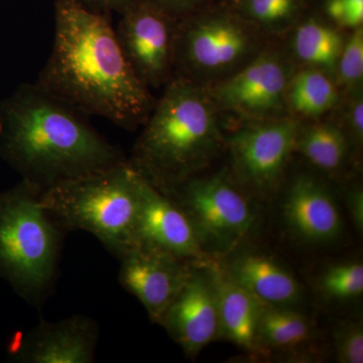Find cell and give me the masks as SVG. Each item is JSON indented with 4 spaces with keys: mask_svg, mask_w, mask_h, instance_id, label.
Wrapping results in <instances>:
<instances>
[{
    "mask_svg": "<svg viewBox=\"0 0 363 363\" xmlns=\"http://www.w3.org/2000/svg\"><path fill=\"white\" fill-rule=\"evenodd\" d=\"M35 84L84 116L133 130L156 99L124 56L109 18L82 0H58L51 55Z\"/></svg>",
    "mask_w": 363,
    "mask_h": 363,
    "instance_id": "6da1fadb",
    "label": "cell"
},
{
    "mask_svg": "<svg viewBox=\"0 0 363 363\" xmlns=\"http://www.w3.org/2000/svg\"><path fill=\"white\" fill-rule=\"evenodd\" d=\"M82 116L35 83L14 93L0 114L2 150L23 181L43 191L128 160Z\"/></svg>",
    "mask_w": 363,
    "mask_h": 363,
    "instance_id": "7a4b0ae2",
    "label": "cell"
},
{
    "mask_svg": "<svg viewBox=\"0 0 363 363\" xmlns=\"http://www.w3.org/2000/svg\"><path fill=\"white\" fill-rule=\"evenodd\" d=\"M138 136L131 168L167 192L207 168L223 143L216 106L192 79L174 76Z\"/></svg>",
    "mask_w": 363,
    "mask_h": 363,
    "instance_id": "3957f363",
    "label": "cell"
},
{
    "mask_svg": "<svg viewBox=\"0 0 363 363\" xmlns=\"http://www.w3.org/2000/svg\"><path fill=\"white\" fill-rule=\"evenodd\" d=\"M40 202L62 230L92 234L116 257L135 245L138 173L128 160L45 189Z\"/></svg>",
    "mask_w": 363,
    "mask_h": 363,
    "instance_id": "277c9868",
    "label": "cell"
},
{
    "mask_svg": "<svg viewBox=\"0 0 363 363\" xmlns=\"http://www.w3.org/2000/svg\"><path fill=\"white\" fill-rule=\"evenodd\" d=\"M28 182L0 194V274L33 306L51 295L58 274L61 233Z\"/></svg>",
    "mask_w": 363,
    "mask_h": 363,
    "instance_id": "5b68a950",
    "label": "cell"
},
{
    "mask_svg": "<svg viewBox=\"0 0 363 363\" xmlns=\"http://www.w3.org/2000/svg\"><path fill=\"white\" fill-rule=\"evenodd\" d=\"M164 193L185 210L211 259L230 255L255 230V210L224 174L195 176Z\"/></svg>",
    "mask_w": 363,
    "mask_h": 363,
    "instance_id": "8992f818",
    "label": "cell"
},
{
    "mask_svg": "<svg viewBox=\"0 0 363 363\" xmlns=\"http://www.w3.org/2000/svg\"><path fill=\"white\" fill-rule=\"evenodd\" d=\"M300 123L277 117L250 124L228 140L234 179L253 194H272L295 150Z\"/></svg>",
    "mask_w": 363,
    "mask_h": 363,
    "instance_id": "52a82bcc",
    "label": "cell"
},
{
    "mask_svg": "<svg viewBox=\"0 0 363 363\" xmlns=\"http://www.w3.org/2000/svg\"><path fill=\"white\" fill-rule=\"evenodd\" d=\"M116 28L124 56L149 88L168 84L175 75L177 23L150 0H133Z\"/></svg>",
    "mask_w": 363,
    "mask_h": 363,
    "instance_id": "ba28073f",
    "label": "cell"
},
{
    "mask_svg": "<svg viewBox=\"0 0 363 363\" xmlns=\"http://www.w3.org/2000/svg\"><path fill=\"white\" fill-rule=\"evenodd\" d=\"M255 38L228 18L177 23L175 75L192 79L238 65L252 51Z\"/></svg>",
    "mask_w": 363,
    "mask_h": 363,
    "instance_id": "9c48e42d",
    "label": "cell"
},
{
    "mask_svg": "<svg viewBox=\"0 0 363 363\" xmlns=\"http://www.w3.org/2000/svg\"><path fill=\"white\" fill-rule=\"evenodd\" d=\"M290 79L285 61L267 52L208 93L215 106L257 123L277 118L283 111Z\"/></svg>",
    "mask_w": 363,
    "mask_h": 363,
    "instance_id": "30bf717a",
    "label": "cell"
},
{
    "mask_svg": "<svg viewBox=\"0 0 363 363\" xmlns=\"http://www.w3.org/2000/svg\"><path fill=\"white\" fill-rule=\"evenodd\" d=\"M118 259L119 283L142 303L150 321L157 324L180 293L197 262L143 245L130 247Z\"/></svg>",
    "mask_w": 363,
    "mask_h": 363,
    "instance_id": "8fae6325",
    "label": "cell"
},
{
    "mask_svg": "<svg viewBox=\"0 0 363 363\" xmlns=\"http://www.w3.org/2000/svg\"><path fill=\"white\" fill-rule=\"evenodd\" d=\"M138 185L140 204L135 245L156 248L188 262L211 259L203 250L185 210L138 174Z\"/></svg>",
    "mask_w": 363,
    "mask_h": 363,
    "instance_id": "7c38bea8",
    "label": "cell"
},
{
    "mask_svg": "<svg viewBox=\"0 0 363 363\" xmlns=\"http://www.w3.org/2000/svg\"><path fill=\"white\" fill-rule=\"evenodd\" d=\"M206 260L195 262L188 281L159 322L188 357H197L219 338L216 296Z\"/></svg>",
    "mask_w": 363,
    "mask_h": 363,
    "instance_id": "4fadbf2b",
    "label": "cell"
},
{
    "mask_svg": "<svg viewBox=\"0 0 363 363\" xmlns=\"http://www.w3.org/2000/svg\"><path fill=\"white\" fill-rule=\"evenodd\" d=\"M98 335L95 321L82 315L59 322L40 320L21 341L16 358L26 363H92Z\"/></svg>",
    "mask_w": 363,
    "mask_h": 363,
    "instance_id": "5bb4252c",
    "label": "cell"
},
{
    "mask_svg": "<svg viewBox=\"0 0 363 363\" xmlns=\"http://www.w3.org/2000/svg\"><path fill=\"white\" fill-rule=\"evenodd\" d=\"M288 228L308 243H328L342 233L337 204L324 184L310 176H298L291 184L283 208Z\"/></svg>",
    "mask_w": 363,
    "mask_h": 363,
    "instance_id": "9a60e30c",
    "label": "cell"
},
{
    "mask_svg": "<svg viewBox=\"0 0 363 363\" xmlns=\"http://www.w3.org/2000/svg\"><path fill=\"white\" fill-rule=\"evenodd\" d=\"M220 264L229 278L262 304L294 308L302 298L298 279L271 255L242 252Z\"/></svg>",
    "mask_w": 363,
    "mask_h": 363,
    "instance_id": "2e32d148",
    "label": "cell"
},
{
    "mask_svg": "<svg viewBox=\"0 0 363 363\" xmlns=\"http://www.w3.org/2000/svg\"><path fill=\"white\" fill-rule=\"evenodd\" d=\"M219 318V337L257 354V324L262 303L227 276L220 262L208 259Z\"/></svg>",
    "mask_w": 363,
    "mask_h": 363,
    "instance_id": "e0dca14e",
    "label": "cell"
},
{
    "mask_svg": "<svg viewBox=\"0 0 363 363\" xmlns=\"http://www.w3.org/2000/svg\"><path fill=\"white\" fill-rule=\"evenodd\" d=\"M313 332L309 318L293 307L262 303L257 332V353L302 347L311 340Z\"/></svg>",
    "mask_w": 363,
    "mask_h": 363,
    "instance_id": "ac0fdd59",
    "label": "cell"
},
{
    "mask_svg": "<svg viewBox=\"0 0 363 363\" xmlns=\"http://www.w3.org/2000/svg\"><path fill=\"white\" fill-rule=\"evenodd\" d=\"M339 92L326 72L309 67L291 77L286 89V104L294 113L316 118L337 105Z\"/></svg>",
    "mask_w": 363,
    "mask_h": 363,
    "instance_id": "d6986e66",
    "label": "cell"
},
{
    "mask_svg": "<svg viewBox=\"0 0 363 363\" xmlns=\"http://www.w3.org/2000/svg\"><path fill=\"white\" fill-rule=\"evenodd\" d=\"M295 150L316 168L334 172L342 167L347 157V136L335 124H313L300 128Z\"/></svg>",
    "mask_w": 363,
    "mask_h": 363,
    "instance_id": "ffe728a7",
    "label": "cell"
},
{
    "mask_svg": "<svg viewBox=\"0 0 363 363\" xmlns=\"http://www.w3.org/2000/svg\"><path fill=\"white\" fill-rule=\"evenodd\" d=\"M344 43L338 30L310 20L296 30L293 47L301 61L327 73L337 68Z\"/></svg>",
    "mask_w": 363,
    "mask_h": 363,
    "instance_id": "44dd1931",
    "label": "cell"
},
{
    "mask_svg": "<svg viewBox=\"0 0 363 363\" xmlns=\"http://www.w3.org/2000/svg\"><path fill=\"white\" fill-rule=\"evenodd\" d=\"M319 291L325 298L345 302L363 294V266L360 262L348 260L331 264L322 272Z\"/></svg>",
    "mask_w": 363,
    "mask_h": 363,
    "instance_id": "7402d4cb",
    "label": "cell"
},
{
    "mask_svg": "<svg viewBox=\"0 0 363 363\" xmlns=\"http://www.w3.org/2000/svg\"><path fill=\"white\" fill-rule=\"evenodd\" d=\"M334 350L340 363L363 362V324L362 320H348L336 327Z\"/></svg>",
    "mask_w": 363,
    "mask_h": 363,
    "instance_id": "603a6c76",
    "label": "cell"
},
{
    "mask_svg": "<svg viewBox=\"0 0 363 363\" xmlns=\"http://www.w3.org/2000/svg\"><path fill=\"white\" fill-rule=\"evenodd\" d=\"M341 82L348 87H354L362 83L363 76V32L362 26L355 28L354 33L344 43L339 58L337 68Z\"/></svg>",
    "mask_w": 363,
    "mask_h": 363,
    "instance_id": "cb8c5ba5",
    "label": "cell"
},
{
    "mask_svg": "<svg viewBox=\"0 0 363 363\" xmlns=\"http://www.w3.org/2000/svg\"><path fill=\"white\" fill-rule=\"evenodd\" d=\"M247 11L250 18L264 26H279L293 18L296 0H247Z\"/></svg>",
    "mask_w": 363,
    "mask_h": 363,
    "instance_id": "d4e9b609",
    "label": "cell"
},
{
    "mask_svg": "<svg viewBox=\"0 0 363 363\" xmlns=\"http://www.w3.org/2000/svg\"><path fill=\"white\" fill-rule=\"evenodd\" d=\"M326 11L337 25L357 28L362 23L363 0H328Z\"/></svg>",
    "mask_w": 363,
    "mask_h": 363,
    "instance_id": "484cf974",
    "label": "cell"
},
{
    "mask_svg": "<svg viewBox=\"0 0 363 363\" xmlns=\"http://www.w3.org/2000/svg\"><path fill=\"white\" fill-rule=\"evenodd\" d=\"M346 207L353 225L357 229L358 233L363 230V192L360 187L351 189L346 196Z\"/></svg>",
    "mask_w": 363,
    "mask_h": 363,
    "instance_id": "4316f807",
    "label": "cell"
},
{
    "mask_svg": "<svg viewBox=\"0 0 363 363\" xmlns=\"http://www.w3.org/2000/svg\"><path fill=\"white\" fill-rule=\"evenodd\" d=\"M350 126L351 133L358 145L362 143L363 138V104L362 98L357 97L350 111Z\"/></svg>",
    "mask_w": 363,
    "mask_h": 363,
    "instance_id": "83f0119b",
    "label": "cell"
},
{
    "mask_svg": "<svg viewBox=\"0 0 363 363\" xmlns=\"http://www.w3.org/2000/svg\"><path fill=\"white\" fill-rule=\"evenodd\" d=\"M150 1L162 7V9L173 16L174 13L181 11L185 7L191 6L196 0H150Z\"/></svg>",
    "mask_w": 363,
    "mask_h": 363,
    "instance_id": "f1b7e54d",
    "label": "cell"
},
{
    "mask_svg": "<svg viewBox=\"0 0 363 363\" xmlns=\"http://www.w3.org/2000/svg\"><path fill=\"white\" fill-rule=\"evenodd\" d=\"M133 1V0H87L88 4L98 9H104V11L116 9L121 11H123Z\"/></svg>",
    "mask_w": 363,
    "mask_h": 363,
    "instance_id": "f546056e",
    "label": "cell"
}]
</instances>
